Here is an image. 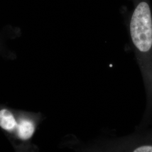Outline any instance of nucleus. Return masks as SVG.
Returning a JSON list of instances; mask_svg holds the SVG:
<instances>
[{
    "mask_svg": "<svg viewBox=\"0 0 152 152\" xmlns=\"http://www.w3.org/2000/svg\"><path fill=\"white\" fill-rule=\"evenodd\" d=\"M130 32L132 43L141 53H149L152 48V16L147 2H140L131 18Z\"/></svg>",
    "mask_w": 152,
    "mask_h": 152,
    "instance_id": "obj_1",
    "label": "nucleus"
},
{
    "mask_svg": "<svg viewBox=\"0 0 152 152\" xmlns=\"http://www.w3.org/2000/svg\"><path fill=\"white\" fill-rule=\"evenodd\" d=\"M17 127L18 136L24 140L30 139L35 131L34 124L30 120H21Z\"/></svg>",
    "mask_w": 152,
    "mask_h": 152,
    "instance_id": "obj_2",
    "label": "nucleus"
},
{
    "mask_svg": "<svg viewBox=\"0 0 152 152\" xmlns=\"http://www.w3.org/2000/svg\"><path fill=\"white\" fill-rule=\"evenodd\" d=\"M17 126L16 120L7 109L0 110V127L6 131H12Z\"/></svg>",
    "mask_w": 152,
    "mask_h": 152,
    "instance_id": "obj_3",
    "label": "nucleus"
},
{
    "mask_svg": "<svg viewBox=\"0 0 152 152\" xmlns=\"http://www.w3.org/2000/svg\"><path fill=\"white\" fill-rule=\"evenodd\" d=\"M133 152H152V145H144L137 147L134 149Z\"/></svg>",
    "mask_w": 152,
    "mask_h": 152,
    "instance_id": "obj_4",
    "label": "nucleus"
}]
</instances>
